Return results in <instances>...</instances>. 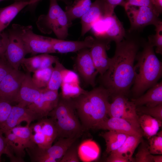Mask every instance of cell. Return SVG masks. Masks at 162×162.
Segmentation results:
<instances>
[{
    "label": "cell",
    "mask_w": 162,
    "mask_h": 162,
    "mask_svg": "<svg viewBox=\"0 0 162 162\" xmlns=\"http://www.w3.org/2000/svg\"><path fill=\"white\" fill-rule=\"evenodd\" d=\"M99 135L105 141L106 151L107 154H110L119 148L129 136L126 134L114 130H108Z\"/></svg>",
    "instance_id": "cell-26"
},
{
    "label": "cell",
    "mask_w": 162,
    "mask_h": 162,
    "mask_svg": "<svg viewBox=\"0 0 162 162\" xmlns=\"http://www.w3.org/2000/svg\"><path fill=\"white\" fill-rule=\"evenodd\" d=\"M113 101L110 103L108 115L110 117L123 119L134 126L141 128L139 117L137 113L136 106L132 101H129L125 96L118 95L112 97Z\"/></svg>",
    "instance_id": "cell-11"
},
{
    "label": "cell",
    "mask_w": 162,
    "mask_h": 162,
    "mask_svg": "<svg viewBox=\"0 0 162 162\" xmlns=\"http://www.w3.org/2000/svg\"><path fill=\"white\" fill-rule=\"evenodd\" d=\"M63 2L66 4L67 5H68L71 4L74 0H58Z\"/></svg>",
    "instance_id": "cell-50"
},
{
    "label": "cell",
    "mask_w": 162,
    "mask_h": 162,
    "mask_svg": "<svg viewBox=\"0 0 162 162\" xmlns=\"http://www.w3.org/2000/svg\"><path fill=\"white\" fill-rule=\"evenodd\" d=\"M110 97L108 90L100 86L73 98L84 131L94 129L108 118Z\"/></svg>",
    "instance_id": "cell-2"
},
{
    "label": "cell",
    "mask_w": 162,
    "mask_h": 162,
    "mask_svg": "<svg viewBox=\"0 0 162 162\" xmlns=\"http://www.w3.org/2000/svg\"><path fill=\"white\" fill-rule=\"evenodd\" d=\"M149 150L152 154H162V131L158 132L149 140Z\"/></svg>",
    "instance_id": "cell-35"
},
{
    "label": "cell",
    "mask_w": 162,
    "mask_h": 162,
    "mask_svg": "<svg viewBox=\"0 0 162 162\" xmlns=\"http://www.w3.org/2000/svg\"><path fill=\"white\" fill-rule=\"evenodd\" d=\"M56 127L58 138H79L84 131L76 110L73 99L60 93L58 104L48 114Z\"/></svg>",
    "instance_id": "cell-4"
},
{
    "label": "cell",
    "mask_w": 162,
    "mask_h": 162,
    "mask_svg": "<svg viewBox=\"0 0 162 162\" xmlns=\"http://www.w3.org/2000/svg\"><path fill=\"white\" fill-rule=\"evenodd\" d=\"M30 72L27 71L22 82L16 103L22 106L27 107L33 103L40 96L42 88L38 87L34 83Z\"/></svg>",
    "instance_id": "cell-17"
},
{
    "label": "cell",
    "mask_w": 162,
    "mask_h": 162,
    "mask_svg": "<svg viewBox=\"0 0 162 162\" xmlns=\"http://www.w3.org/2000/svg\"><path fill=\"white\" fill-rule=\"evenodd\" d=\"M31 138L39 147L47 148L52 145L58 138V133L55 123L50 117L43 118L30 124Z\"/></svg>",
    "instance_id": "cell-9"
},
{
    "label": "cell",
    "mask_w": 162,
    "mask_h": 162,
    "mask_svg": "<svg viewBox=\"0 0 162 162\" xmlns=\"http://www.w3.org/2000/svg\"><path fill=\"white\" fill-rule=\"evenodd\" d=\"M125 4L135 6H146L154 10L150 0H125Z\"/></svg>",
    "instance_id": "cell-44"
},
{
    "label": "cell",
    "mask_w": 162,
    "mask_h": 162,
    "mask_svg": "<svg viewBox=\"0 0 162 162\" xmlns=\"http://www.w3.org/2000/svg\"><path fill=\"white\" fill-rule=\"evenodd\" d=\"M72 22L65 12L58 5L57 0H50L48 11L40 15L36 22L38 28L42 33H53L57 39L64 40L68 35V30Z\"/></svg>",
    "instance_id": "cell-5"
},
{
    "label": "cell",
    "mask_w": 162,
    "mask_h": 162,
    "mask_svg": "<svg viewBox=\"0 0 162 162\" xmlns=\"http://www.w3.org/2000/svg\"><path fill=\"white\" fill-rule=\"evenodd\" d=\"M4 134L7 140V146L5 154L10 158L11 162H24L25 148L20 140L10 130Z\"/></svg>",
    "instance_id": "cell-22"
},
{
    "label": "cell",
    "mask_w": 162,
    "mask_h": 162,
    "mask_svg": "<svg viewBox=\"0 0 162 162\" xmlns=\"http://www.w3.org/2000/svg\"><path fill=\"white\" fill-rule=\"evenodd\" d=\"M75 141L67 150L59 162H80L77 145Z\"/></svg>",
    "instance_id": "cell-37"
},
{
    "label": "cell",
    "mask_w": 162,
    "mask_h": 162,
    "mask_svg": "<svg viewBox=\"0 0 162 162\" xmlns=\"http://www.w3.org/2000/svg\"><path fill=\"white\" fill-rule=\"evenodd\" d=\"M13 69L6 59L0 58V82Z\"/></svg>",
    "instance_id": "cell-43"
},
{
    "label": "cell",
    "mask_w": 162,
    "mask_h": 162,
    "mask_svg": "<svg viewBox=\"0 0 162 162\" xmlns=\"http://www.w3.org/2000/svg\"><path fill=\"white\" fill-rule=\"evenodd\" d=\"M55 64L50 79L46 88L49 90L58 91L62 82L63 72L66 68L59 60Z\"/></svg>",
    "instance_id": "cell-29"
},
{
    "label": "cell",
    "mask_w": 162,
    "mask_h": 162,
    "mask_svg": "<svg viewBox=\"0 0 162 162\" xmlns=\"http://www.w3.org/2000/svg\"><path fill=\"white\" fill-rule=\"evenodd\" d=\"M155 34L149 35L148 41L154 47L156 46V52L162 54V22H160L155 26Z\"/></svg>",
    "instance_id": "cell-34"
},
{
    "label": "cell",
    "mask_w": 162,
    "mask_h": 162,
    "mask_svg": "<svg viewBox=\"0 0 162 162\" xmlns=\"http://www.w3.org/2000/svg\"><path fill=\"white\" fill-rule=\"evenodd\" d=\"M110 42L104 37H97L89 50L95 67L100 75L106 71L110 65L111 58L108 57L106 51Z\"/></svg>",
    "instance_id": "cell-15"
},
{
    "label": "cell",
    "mask_w": 162,
    "mask_h": 162,
    "mask_svg": "<svg viewBox=\"0 0 162 162\" xmlns=\"http://www.w3.org/2000/svg\"><path fill=\"white\" fill-rule=\"evenodd\" d=\"M75 65L76 70L84 82L92 87H94L96 77L98 73L88 49L78 51Z\"/></svg>",
    "instance_id": "cell-14"
},
{
    "label": "cell",
    "mask_w": 162,
    "mask_h": 162,
    "mask_svg": "<svg viewBox=\"0 0 162 162\" xmlns=\"http://www.w3.org/2000/svg\"><path fill=\"white\" fill-rule=\"evenodd\" d=\"M40 0H29L30 4L28 6L29 10H32L34 9Z\"/></svg>",
    "instance_id": "cell-48"
},
{
    "label": "cell",
    "mask_w": 162,
    "mask_h": 162,
    "mask_svg": "<svg viewBox=\"0 0 162 162\" xmlns=\"http://www.w3.org/2000/svg\"><path fill=\"white\" fill-rule=\"evenodd\" d=\"M131 101L136 106H145L152 107L162 104V82L149 88L147 92Z\"/></svg>",
    "instance_id": "cell-23"
},
{
    "label": "cell",
    "mask_w": 162,
    "mask_h": 162,
    "mask_svg": "<svg viewBox=\"0 0 162 162\" xmlns=\"http://www.w3.org/2000/svg\"><path fill=\"white\" fill-rule=\"evenodd\" d=\"M53 68L52 66L46 68L38 70L34 73L32 79L38 87L42 88L47 87Z\"/></svg>",
    "instance_id": "cell-31"
},
{
    "label": "cell",
    "mask_w": 162,
    "mask_h": 162,
    "mask_svg": "<svg viewBox=\"0 0 162 162\" xmlns=\"http://www.w3.org/2000/svg\"><path fill=\"white\" fill-rule=\"evenodd\" d=\"M3 134L0 132V161L2 154H5L7 146V140L5 137L3 136Z\"/></svg>",
    "instance_id": "cell-46"
},
{
    "label": "cell",
    "mask_w": 162,
    "mask_h": 162,
    "mask_svg": "<svg viewBox=\"0 0 162 162\" xmlns=\"http://www.w3.org/2000/svg\"><path fill=\"white\" fill-rule=\"evenodd\" d=\"M1 123L0 122V132H1Z\"/></svg>",
    "instance_id": "cell-52"
},
{
    "label": "cell",
    "mask_w": 162,
    "mask_h": 162,
    "mask_svg": "<svg viewBox=\"0 0 162 162\" xmlns=\"http://www.w3.org/2000/svg\"><path fill=\"white\" fill-rule=\"evenodd\" d=\"M142 138V136L139 135H129L119 148L110 153L125 158L129 162L134 161L133 155Z\"/></svg>",
    "instance_id": "cell-25"
},
{
    "label": "cell",
    "mask_w": 162,
    "mask_h": 162,
    "mask_svg": "<svg viewBox=\"0 0 162 162\" xmlns=\"http://www.w3.org/2000/svg\"><path fill=\"white\" fill-rule=\"evenodd\" d=\"M94 129L114 130L129 135H136L143 136L141 128L134 126L125 119L117 117L107 118L97 125Z\"/></svg>",
    "instance_id": "cell-18"
},
{
    "label": "cell",
    "mask_w": 162,
    "mask_h": 162,
    "mask_svg": "<svg viewBox=\"0 0 162 162\" xmlns=\"http://www.w3.org/2000/svg\"><path fill=\"white\" fill-rule=\"evenodd\" d=\"M142 51L138 52L134 66L135 76L132 92L136 97L157 83L162 75V64L154 52V46L148 41L144 42Z\"/></svg>",
    "instance_id": "cell-3"
},
{
    "label": "cell",
    "mask_w": 162,
    "mask_h": 162,
    "mask_svg": "<svg viewBox=\"0 0 162 162\" xmlns=\"http://www.w3.org/2000/svg\"><path fill=\"white\" fill-rule=\"evenodd\" d=\"M105 15L104 5L102 0H95L89 9L80 18L81 36H83L95 23L103 19Z\"/></svg>",
    "instance_id": "cell-19"
},
{
    "label": "cell",
    "mask_w": 162,
    "mask_h": 162,
    "mask_svg": "<svg viewBox=\"0 0 162 162\" xmlns=\"http://www.w3.org/2000/svg\"><path fill=\"white\" fill-rule=\"evenodd\" d=\"M8 32V42L5 58L14 69L19 70L22 60L28 54L21 35L20 25L13 24Z\"/></svg>",
    "instance_id": "cell-8"
},
{
    "label": "cell",
    "mask_w": 162,
    "mask_h": 162,
    "mask_svg": "<svg viewBox=\"0 0 162 162\" xmlns=\"http://www.w3.org/2000/svg\"><path fill=\"white\" fill-rule=\"evenodd\" d=\"M128 33L121 41L116 43L115 54L111 58L109 66L100 76L101 86L112 97L129 93L135 78L134 61L144 42L134 32Z\"/></svg>",
    "instance_id": "cell-1"
},
{
    "label": "cell",
    "mask_w": 162,
    "mask_h": 162,
    "mask_svg": "<svg viewBox=\"0 0 162 162\" xmlns=\"http://www.w3.org/2000/svg\"><path fill=\"white\" fill-rule=\"evenodd\" d=\"M154 9L160 15L162 12V0H150Z\"/></svg>",
    "instance_id": "cell-47"
},
{
    "label": "cell",
    "mask_w": 162,
    "mask_h": 162,
    "mask_svg": "<svg viewBox=\"0 0 162 162\" xmlns=\"http://www.w3.org/2000/svg\"><path fill=\"white\" fill-rule=\"evenodd\" d=\"M30 126H17L10 129L18 137L25 149L34 147L36 145L31 138Z\"/></svg>",
    "instance_id": "cell-30"
},
{
    "label": "cell",
    "mask_w": 162,
    "mask_h": 162,
    "mask_svg": "<svg viewBox=\"0 0 162 162\" xmlns=\"http://www.w3.org/2000/svg\"><path fill=\"white\" fill-rule=\"evenodd\" d=\"M92 3L91 0H74L71 4L66 5L65 11L72 22L80 18L89 9Z\"/></svg>",
    "instance_id": "cell-28"
},
{
    "label": "cell",
    "mask_w": 162,
    "mask_h": 162,
    "mask_svg": "<svg viewBox=\"0 0 162 162\" xmlns=\"http://www.w3.org/2000/svg\"><path fill=\"white\" fill-rule=\"evenodd\" d=\"M130 22L128 32H137L150 25L155 26L161 20L152 8L125 4L124 7Z\"/></svg>",
    "instance_id": "cell-7"
},
{
    "label": "cell",
    "mask_w": 162,
    "mask_h": 162,
    "mask_svg": "<svg viewBox=\"0 0 162 162\" xmlns=\"http://www.w3.org/2000/svg\"><path fill=\"white\" fill-rule=\"evenodd\" d=\"M103 1L105 10L107 14L113 13L116 7L118 5L124 7L125 4L124 0H102Z\"/></svg>",
    "instance_id": "cell-40"
},
{
    "label": "cell",
    "mask_w": 162,
    "mask_h": 162,
    "mask_svg": "<svg viewBox=\"0 0 162 162\" xmlns=\"http://www.w3.org/2000/svg\"><path fill=\"white\" fill-rule=\"evenodd\" d=\"M59 98L58 91L43 88L39 98L27 106L42 118L48 116L49 113L57 105Z\"/></svg>",
    "instance_id": "cell-16"
},
{
    "label": "cell",
    "mask_w": 162,
    "mask_h": 162,
    "mask_svg": "<svg viewBox=\"0 0 162 162\" xmlns=\"http://www.w3.org/2000/svg\"><path fill=\"white\" fill-rule=\"evenodd\" d=\"M105 25V29L101 35L110 41L117 43L121 41L125 37L126 32L122 23L114 13L102 19Z\"/></svg>",
    "instance_id": "cell-21"
},
{
    "label": "cell",
    "mask_w": 162,
    "mask_h": 162,
    "mask_svg": "<svg viewBox=\"0 0 162 162\" xmlns=\"http://www.w3.org/2000/svg\"><path fill=\"white\" fill-rule=\"evenodd\" d=\"M8 42V32L4 31L0 32V58L6 59L5 57V53Z\"/></svg>",
    "instance_id": "cell-42"
},
{
    "label": "cell",
    "mask_w": 162,
    "mask_h": 162,
    "mask_svg": "<svg viewBox=\"0 0 162 162\" xmlns=\"http://www.w3.org/2000/svg\"><path fill=\"white\" fill-rule=\"evenodd\" d=\"M78 138H59L53 145L46 148L37 145L25 151L32 162H59L68 148Z\"/></svg>",
    "instance_id": "cell-6"
},
{
    "label": "cell",
    "mask_w": 162,
    "mask_h": 162,
    "mask_svg": "<svg viewBox=\"0 0 162 162\" xmlns=\"http://www.w3.org/2000/svg\"><path fill=\"white\" fill-rule=\"evenodd\" d=\"M30 4L29 1H15L9 5L0 8V32L3 31L18 13Z\"/></svg>",
    "instance_id": "cell-24"
},
{
    "label": "cell",
    "mask_w": 162,
    "mask_h": 162,
    "mask_svg": "<svg viewBox=\"0 0 162 162\" xmlns=\"http://www.w3.org/2000/svg\"><path fill=\"white\" fill-rule=\"evenodd\" d=\"M138 152L135 155L134 161L136 162H154L153 156L149 150L148 144L142 138Z\"/></svg>",
    "instance_id": "cell-33"
},
{
    "label": "cell",
    "mask_w": 162,
    "mask_h": 162,
    "mask_svg": "<svg viewBox=\"0 0 162 162\" xmlns=\"http://www.w3.org/2000/svg\"><path fill=\"white\" fill-rule=\"evenodd\" d=\"M42 118L40 115L27 107L17 104L12 106L11 112L6 120L1 124V132L6 131L18 126L23 122H25L30 126L32 122Z\"/></svg>",
    "instance_id": "cell-13"
},
{
    "label": "cell",
    "mask_w": 162,
    "mask_h": 162,
    "mask_svg": "<svg viewBox=\"0 0 162 162\" xmlns=\"http://www.w3.org/2000/svg\"><path fill=\"white\" fill-rule=\"evenodd\" d=\"M10 104L0 100V122H4L8 116L12 108Z\"/></svg>",
    "instance_id": "cell-41"
},
{
    "label": "cell",
    "mask_w": 162,
    "mask_h": 162,
    "mask_svg": "<svg viewBox=\"0 0 162 162\" xmlns=\"http://www.w3.org/2000/svg\"><path fill=\"white\" fill-rule=\"evenodd\" d=\"M41 59L40 54L28 58H24L21 64H23L30 73H34L40 69Z\"/></svg>",
    "instance_id": "cell-38"
},
{
    "label": "cell",
    "mask_w": 162,
    "mask_h": 162,
    "mask_svg": "<svg viewBox=\"0 0 162 162\" xmlns=\"http://www.w3.org/2000/svg\"><path fill=\"white\" fill-rule=\"evenodd\" d=\"M139 123L143 136L148 140L158 132L162 126V121L149 115L143 114L139 117Z\"/></svg>",
    "instance_id": "cell-27"
},
{
    "label": "cell",
    "mask_w": 162,
    "mask_h": 162,
    "mask_svg": "<svg viewBox=\"0 0 162 162\" xmlns=\"http://www.w3.org/2000/svg\"><path fill=\"white\" fill-rule=\"evenodd\" d=\"M5 0H0V2ZM14 0V1H29V0Z\"/></svg>",
    "instance_id": "cell-51"
},
{
    "label": "cell",
    "mask_w": 162,
    "mask_h": 162,
    "mask_svg": "<svg viewBox=\"0 0 162 162\" xmlns=\"http://www.w3.org/2000/svg\"><path fill=\"white\" fill-rule=\"evenodd\" d=\"M20 34L28 54L34 56L38 54L56 53L52 38L34 33L31 26L20 25Z\"/></svg>",
    "instance_id": "cell-10"
},
{
    "label": "cell",
    "mask_w": 162,
    "mask_h": 162,
    "mask_svg": "<svg viewBox=\"0 0 162 162\" xmlns=\"http://www.w3.org/2000/svg\"><path fill=\"white\" fill-rule=\"evenodd\" d=\"M137 111L162 121V104L152 107L145 106H136Z\"/></svg>",
    "instance_id": "cell-36"
},
{
    "label": "cell",
    "mask_w": 162,
    "mask_h": 162,
    "mask_svg": "<svg viewBox=\"0 0 162 162\" xmlns=\"http://www.w3.org/2000/svg\"><path fill=\"white\" fill-rule=\"evenodd\" d=\"M94 40V38L91 36L86 37L81 41L66 40L52 38V43L56 53H65L90 48Z\"/></svg>",
    "instance_id": "cell-20"
},
{
    "label": "cell",
    "mask_w": 162,
    "mask_h": 162,
    "mask_svg": "<svg viewBox=\"0 0 162 162\" xmlns=\"http://www.w3.org/2000/svg\"><path fill=\"white\" fill-rule=\"evenodd\" d=\"M109 156L106 159V161L108 162H129L127 159L120 157L112 153H110Z\"/></svg>",
    "instance_id": "cell-45"
},
{
    "label": "cell",
    "mask_w": 162,
    "mask_h": 162,
    "mask_svg": "<svg viewBox=\"0 0 162 162\" xmlns=\"http://www.w3.org/2000/svg\"><path fill=\"white\" fill-rule=\"evenodd\" d=\"M24 73L19 70L13 69L0 82V100L10 104L16 103Z\"/></svg>",
    "instance_id": "cell-12"
},
{
    "label": "cell",
    "mask_w": 162,
    "mask_h": 162,
    "mask_svg": "<svg viewBox=\"0 0 162 162\" xmlns=\"http://www.w3.org/2000/svg\"><path fill=\"white\" fill-rule=\"evenodd\" d=\"M63 97L69 98H74L85 92L86 91L82 88L76 82H62L61 86Z\"/></svg>",
    "instance_id": "cell-32"
},
{
    "label": "cell",
    "mask_w": 162,
    "mask_h": 162,
    "mask_svg": "<svg viewBox=\"0 0 162 162\" xmlns=\"http://www.w3.org/2000/svg\"><path fill=\"white\" fill-rule=\"evenodd\" d=\"M41 62L40 69L49 68L53 64L58 60V58L55 56L50 55L49 53H42L40 54Z\"/></svg>",
    "instance_id": "cell-39"
},
{
    "label": "cell",
    "mask_w": 162,
    "mask_h": 162,
    "mask_svg": "<svg viewBox=\"0 0 162 162\" xmlns=\"http://www.w3.org/2000/svg\"><path fill=\"white\" fill-rule=\"evenodd\" d=\"M153 160L154 162H162V155L153 156Z\"/></svg>",
    "instance_id": "cell-49"
}]
</instances>
